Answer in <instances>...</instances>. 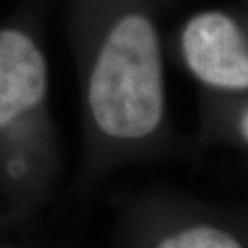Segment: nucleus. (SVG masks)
<instances>
[{"instance_id":"39448f33","label":"nucleus","mask_w":248,"mask_h":248,"mask_svg":"<svg viewBox=\"0 0 248 248\" xmlns=\"http://www.w3.org/2000/svg\"><path fill=\"white\" fill-rule=\"evenodd\" d=\"M215 97V95H213ZM217 102L215 124L219 131L234 137L248 147V95L244 97H215Z\"/></svg>"},{"instance_id":"f257e3e1","label":"nucleus","mask_w":248,"mask_h":248,"mask_svg":"<svg viewBox=\"0 0 248 248\" xmlns=\"http://www.w3.org/2000/svg\"><path fill=\"white\" fill-rule=\"evenodd\" d=\"M92 127L116 145H142L166 120L165 62L160 28L145 0H124L97 34L86 78Z\"/></svg>"},{"instance_id":"f03ea898","label":"nucleus","mask_w":248,"mask_h":248,"mask_svg":"<svg viewBox=\"0 0 248 248\" xmlns=\"http://www.w3.org/2000/svg\"><path fill=\"white\" fill-rule=\"evenodd\" d=\"M176 47L186 69L211 95H248V7L192 15L177 31Z\"/></svg>"},{"instance_id":"20e7f679","label":"nucleus","mask_w":248,"mask_h":248,"mask_svg":"<svg viewBox=\"0 0 248 248\" xmlns=\"http://www.w3.org/2000/svg\"><path fill=\"white\" fill-rule=\"evenodd\" d=\"M153 248H245L244 244L219 226L190 224L161 237Z\"/></svg>"},{"instance_id":"423d86ee","label":"nucleus","mask_w":248,"mask_h":248,"mask_svg":"<svg viewBox=\"0 0 248 248\" xmlns=\"http://www.w3.org/2000/svg\"><path fill=\"white\" fill-rule=\"evenodd\" d=\"M242 5H245V7H248V0H244V2H242Z\"/></svg>"},{"instance_id":"7ed1b4c3","label":"nucleus","mask_w":248,"mask_h":248,"mask_svg":"<svg viewBox=\"0 0 248 248\" xmlns=\"http://www.w3.org/2000/svg\"><path fill=\"white\" fill-rule=\"evenodd\" d=\"M48 73L42 52L16 29L0 31V131L41 105Z\"/></svg>"}]
</instances>
